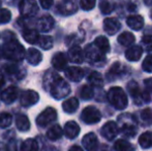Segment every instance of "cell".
Wrapping results in <instances>:
<instances>
[{
    "mask_svg": "<svg viewBox=\"0 0 152 151\" xmlns=\"http://www.w3.org/2000/svg\"><path fill=\"white\" fill-rule=\"evenodd\" d=\"M68 151H83V149L81 147H79V146H72Z\"/></svg>",
    "mask_w": 152,
    "mask_h": 151,
    "instance_id": "48",
    "label": "cell"
},
{
    "mask_svg": "<svg viewBox=\"0 0 152 151\" xmlns=\"http://www.w3.org/2000/svg\"><path fill=\"white\" fill-rule=\"evenodd\" d=\"M114 148L116 151H134V148L129 142H127L126 140H118L115 143Z\"/></svg>",
    "mask_w": 152,
    "mask_h": 151,
    "instance_id": "31",
    "label": "cell"
},
{
    "mask_svg": "<svg viewBox=\"0 0 152 151\" xmlns=\"http://www.w3.org/2000/svg\"><path fill=\"white\" fill-rule=\"evenodd\" d=\"M81 118L87 124H95L100 121L102 114L97 108L93 107V106H88L82 111Z\"/></svg>",
    "mask_w": 152,
    "mask_h": 151,
    "instance_id": "6",
    "label": "cell"
},
{
    "mask_svg": "<svg viewBox=\"0 0 152 151\" xmlns=\"http://www.w3.org/2000/svg\"><path fill=\"white\" fill-rule=\"evenodd\" d=\"M108 101L115 109L123 110L127 107V96L120 87H112L108 91Z\"/></svg>",
    "mask_w": 152,
    "mask_h": 151,
    "instance_id": "3",
    "label": "cell"
},
{
    "mask_svg": "<svg viewBox=\"0 0 152 151\" xmlns=\"http://www.w3.org/2000/svg\"><path fill=\"white\" fill-rule=\"evenodd\" d=\"M19 10L23 17L30 18L38 12V5L35 0H21L19 4Z\"/></svg>",
    "mask_w": 152,
    "mask_h": 151,
    "instance_id": "8",
    "label": "cell"
},
{
    "mask_svg": "<svg viewBox=\"0 0 152 151\" xmlns=\"http://www.w3.org/2000/svg\"><path fill=\"white\" fill-rule=\"evenodd\" d=\"M127 90H128V92L130 93L132 98L138 104H140L139 101L143 99V93L141 92V89H140V87H139L138 83L134 82V81H130L127 84Z\"/></svg>",
    "mask_w": 152,
    "mask_h": 151,
    "instance_id": "23",
    "label": "cell"
},
{
    "mask_svg": "<svg viewBox=\"0 0 152 151\" xmlns=\"http://www.w3.org/2000/svg\"><path fill=\"white\" fill-rule=\"evenodd\" d=\"M87 80H88L89 84L92 85V86L99 87L102 85V77L98 71H92L90 75L88 76Z\"/></svg>",
    "mask_w": 152,
    "mask_h": 151,
    "instance_id": "33",
    "label": "cell"
},
{
    "mask_svg": "<svg viewBox=\"0 0 152 151\" xmlns=\"http://www.w3.org/2000/svg\"><path fill=\"white\" fill-rule=\"evenodd\" d=\"M39 3L44 9H49L53 5V0H39Z\"/></svg>",
    "mask_w": 152,
    "mask_h": 151,
    "instance_id": "46",
    "label": "cell"
},
{
    "mask_svg": "<svg viewBox=\"0 0 152 151\" xmlns=\"http://www.w3.org/2000/svg\"><path fill=\"white\" fill-rule=\"evenodd\" d=\"M96 0H80V6L84 10H91L95 6Z\"/></svg>",
    "mask_w": 152,
    "mask_h": 151,
    "instance_id": "43",
    "label": "cell"
},
{
    "mask_svg": "<svg viewBox=\"0 0 152 151\" xmlns=\"http://www.w3.org/2000/svg\"><path fill=\"white\" fill-rule=\"evenodd\" d=\"M126 24L128 27L134 30H140L144 26V19L140 15H134V16H129L126 19Z\"/></svg>",
    "mask_w": 152,
    "mask_h": 151,
    "instance_id": "21",
    "label": "cell"
},
{
    "mask_svg": "<svg viewBox=\"0 0 152 151\" xmlns=\"http://www.w3.org/2000/svg\"><path fill=\"white\" fill-rule=\"evenodd\" d=\"M118 125L114 121H109L107 122L104 126L102 127V135L104 139L107 140H113L116 138L117 133H118Z\"/></svg>",
    "mask_w": 152,
    "mask_h": 151,
    "instance_id": "12",
    "label": "cell"
},
{
    "mask_svg": "<svg viewBox=\"0 0 152 151\" xmlns=\"http://www.w3.org/2000/svg\"><path fill=\"white\" fill-rule=\"evenodd\" d=\"M134 40H136V37L130 32H122L118 36V42L121 46H124V47L132 46L134 42Z\"/></svg>",
    "mask_w": 152,
    "mask_h": 151,
    "instance_id": "29",
    "label": "cell"
},
{
    "mask_svg": "<svg viewBox=\"0 0 152 151\" xmlns=\"http://www.w3.org/2000/svg\"><path fill=\"white\" fill-rule=\"evenodd\" d=\"M143 49L140 46H132L125 52V58L128 61H138L142 57Z\"/></svg>",
    "mask_w": 152,
    "mask_h": 151,
    "instance_id": "22",
    "label": "cell"
},
{
    "mask_svg": "<svg viewBox=\"0 0 152 151\" xmlns=\"http://www.w3.org/2000/svg\"><path fill=\"white\" fill-rule=\"evenodd\" d=\"M26 59L29 64L37 65L42 62V55L38 50H36V49H34V48H30L26 53Z\"/></svg>",
    "mask_w": 152,
    "mask_h": 151,
    "instance_id": "20",
    "label": "cell"
},
{
    "mask_svg": "<svg viewBox=\"0 0 152 151\" xmlns=\"http://www.w3.org/2000/svg\"><path fill=\"white\" fill-rule=\"evenodd\" d=\"M19 96V89L15 86H10L3 90L0 94V98L6 105H10L12 104Z\"/></svg>",
    "mask_w": 152,
    "mask_h": 151,
    "instance_id": "11",
    "label": "cell"
},
{
    "mask_svg": "<svg viewBox=\"0 0 152 151\" xmlns=\"http://www.w3.org/2000/svg\"><path fill=\"white\" fill-rule=\"evenodd\" d=\"M142 44L146 51H152V36H150V35H145V36H143Z\"/></svg>",
    "mask_w": 152,
    "mask_h": 151,
    "instance_id": "45",
    "label": "cell"
},
{
    "mask_svg": "<svg viewBox=\"0 0 152 151\" xmlns=\"http://www.w3.org/2000/svg\"><path fill=\"white\" fill-rule=\"evenodd\" d=\"M83 146L87 151H97L98 150V139L95 133H88L84 136L82 140Z\"/></svg>",
    "mask_w": 152,
    "mask_h": 151,
    "instance_id": "13",
    "label": "cell"
},
{
    "mask_svg": "<svg viewBox=\"0 0 152 151\" xmlns=\"http://www.w3.org/2000/svg\"><path fill=\"white\" fill-rule=\"evenodd\" d=\"M6 150L7 151H17V145L15 143V141H10L8 146L6 147Z\"/></svg>",
    "mask_w": 152,
    "mask_h": 151,
    "instance_id": "47",
    "label": "cell"
},
{
    "mask_svg": "<svg viewBox=\"0 0 152 151\" xmlns=\"http://www.w3.org/2000/svg\"><path fill=\"white\" fill-rule=\"evenodd\" d=\"M2 52H3V56L6 59L15 61V62L23 60V58L26 55L25 48L14 37L6 40L5 44L2 47Z\"/></svg>",
    "mask_w": 152,
    "mask_h": 151,
    "instance_id": "2",
    "label": "cell"
},
{
    "mask_svg": "<svg viewBox=\"0 0 152 151\" xmlns=\"http://www.w3.org/2000/svg\"><path fill=\"white\" fill-rule=\"evenodd\" d=\"M78 108H79V101L76 97H70V98L64 101L63 104H62V109H63V111L68 114L75 113Z\"/></svg>",
    "mask_w": 152,
    "mask_h": 151,
    "instance_id": "25",
    "label": "cell"
},
{
    "mask_svg": "<svg viewBox=\"0 0 152 151\" xmlns=\"http://www.w3.org/2000/svg\"><path fill=\"white\" fill-rule=\"evenodd\" d=\"M93 95H94L93 89H92V87L89 86V85H84V86L81 88L80 96L82 97L83 99H90L93 97Z\"/></svg>",
    "mask_w": 152,
    "mask_h": 151,
    "instance_id": "37",
    "label": "cell"
},
{
    "mask_svg": "<svg viewBox=\"0 0 152 151\" xmlns=\"http://www.w3.org/2000/svg\"><path fill=\"white\" fill-rule=\"evenodd\" d=\"M12 19V12L6 8H0V24H6Z\"/></svg>",
    "mask_w": 152,
    "mask_h": 151,
    "instance_id": "41",
    "label": "cell"
},
{
    "mask_svg": "<svg viewBox=\"0 0 152 151\" xmlns=\"http://www.w3.org/2000/svg\"><path fill=\"white\" fill-rule=\"evenodd\" d=\"M122 69H123V67H122V64H121L120 62H118V61H116V62L113 63L112 66L110 67L109 75L118 76V75H120V74L122 73Z\"/></svg>",
    "mask_w": 152,
    "mask_h": 151,
    "instance_id": "42",
    "label": "cell"
},
{
    "mask_svg": "<svg viewBox=\"0 0 152 151\" xmlns=\"http://www.w3.org/2000/svg\"><path fill=\"white\" fill-rule=\"evenodd\" d=\"M144 84L145 90L143 92V99H145V101H149V98H150V95L152 93V78L145 80Z\"/></svg>",
    "mask_w": 152,
    "mask_h": 151,
    "instance_id": "39",
    "label": "cell"
},
{
    "mask_svg": "<svg viewBox=\"0 0 152 151\" xmlns=\"http://www.w3.org/2000/svg\"><path fill=\"white\" fill-rule=\"evenodd\" d=\"M65 76L72 82H80L84 78V71L81 67L70 66L65 69Z\"/></svg>",
    "mask_w": 152,
    "mask_h": 151,
    "instance_id": "17",
    "label": "cell"
},
{
    "mask_svg": "<svg viewBox=\"0 0 152 151\" xmlns=\"http://www.w3.org/2000/svg\"><path fill=\"white\" fill-rule=\"evenodd\" d=\"M142 67L146 73H152V54L146 56V58L143 61Z\"/></svg>",
    "mask_w": 152,
    "mask_h": 151,
    "instance_id": "44",
    "label": "cell"
},
{
    "mask_svg": "<svg viewBox=\"0 0 152 151\" xmlns=\"http://www.w3.org/2000/svg\"><path fill=\"white\" fill-rule=\"evenodd\" d=\"M21 151H38V145L34 139H27L21 145Z\"/></svg>",
    "mask_w": 152,
    "mask_h": 151,
    "instance_id": "32",
    "label": "cell"
},
{
    "mask_svg": "<svg viewBox=\"0 0 152 151\" xmlns=\"http://www.w3.org/2000/svg\"><path fill=\"white\" fill-rule=\"evenodd\" d=\"M2 56H3V52H2V49H1V50H0V58H1Z\"/></svg>",
    "mask_w": 152,
    "mask_h": 151,
    "instance_id": "51",
    "label": "cell"
},
{
    "mask_svg": "<svg viewBox=\"0 0 152 151\" xmlns=\"http://www.w3.org/2000/svg\"><path fill=\"white\" fill-rule=\"evenodd\" d=\"M151 16H152V14H151Z\"/></svg>",
    "mask_w": 152,
    "mask_h": 151,
    "instance_id": "53",
    "label": "cell"
},
{
    "mask_svg": "<svg viewBox=\"0 0 152 151\" xmlns=\"http://www.w3.org/2000/svg\"><path fill=\"white\" fill-rule=\"evenodd\" d=\"M16 125L20 131H28L30 129V122L26 115H18L16 118Z\"/></svg>",
    "mask_w": 152,
    "mask_h": 151,
    "instance_id": "26",
    "label": "cell"
},
{
    "mask_svg": "<svg viewBox=\"0 0 152 151\" xmlns=\"http://www.w3.org/2000/svg\"><path fill=\"white\" fill-rule=\"evenodd\" d=\"M52 65L57 71H64L67 65V57L64 53H56L53 56L52 59Z\"/></svg>",
    "mask_w": 152,
    "mask_h": 151,
    "instance_id": "19",
    "label": "cell"
},
{
    "mask_svg": "<svg viewBox=\"0 0 152 151\" xmlns=\"http://www.w3.org/2000/svg\"><path fill=\"white\" fill-rule=\"evenodd\" d=\"M3 84H4V78H3V76H2V75H0V89L2 88Z\"/></svg>",
    "mask_w": 152,
    "mask_h": 151,
    "instance_id": "49",
    "label": "cell"
},
{
    "mask_svg": "<svg viewBox=\"0 0 152 151\" xmlns=\"http://www.w3.org/2000/svg\"><path fill=\"white\" fill-rule=\"evenodd\" d=\"M12 122V117L10 114L2 112L0 113V127L1 128H6L8 127Z\"/></svg>",
    "mask_w": 152,
    "mask_h": 151,
    "instance_id": "36",
    "label": "cell"
},
{
    "mask_svg": "<svg viewBox=\"0 0 152 151\" xmlns=\"http://www.w3.org/2000/svg\"><path fill=\"white\" fill-rule=\"evenodd\" d=\"M2 73L5 74L6 76L14 77L19 74V67L16 64H5L1 69Z\"/></svg>",
    "mask_w": 152,
    "mask_h": 151,
    "instance_id": "35",
    "label": "cell"
},
{
    "mask_svg": "<svg viewBox=\"0 0 152 151\" xmlns=\"http://www.w3.org/2000/svg\"><path fill=\"white\" fill-rule=\"evenodd\" d=\"M39 101V95L34 90H26L21 95V105L23 107H31Z\"/></svg>",
    "mask_w": 152,
    "mask_h": 151,
    "instance_id": "10",
    "label": "cell"
},
{
    "mask_svg": "<svg viewBox=\"0 0 152 151\" xmlns=\"http://www.w3.org/2000/svg\"><path fill=\"white\" fill-rule=\"evenodd\" d=\"M63 135V131L59 125H53L52 127L48 129L47 131V138L52 141H56V140H59Z\"/></svg>",
    "mask_w": 152,
    "mask_h": 151,
    "instance_id": "27",
    "label": "cell"
},
{
    "mask_svg": "<svg viewBox=\"0 0 152 151\" xmlns=\"http://www.w3.org/2000/svg\"><path fill=\"white\" fill-rule=\"evenodd\" d=\"M5 150H6V147L4 146V144L0 142V151H5Z\"/></svg>",
    "mask_w": 152,
    "mask_h": 151,
    "instance_id": "50",
    "label": "cell"
},
{
    "mask_svg": "<svg viewBox=\"0 0 152 151\" xmlns=\"http://www.w3.org/2000/svg\"><path fill=\"white\" fill-rule=\"evenodd\" d=\"M54 25V19L51 16H49V15H45V16L39 18V20L37 21V27L39 29V31H42V32H49V31L53 29Z\"/></svg>",
    "mask_w": 152,
    "mask_h": 151,
    "instance_id": "14",
    "label": "cell"
},
{
    "mask_svg": "<svg viewBox=\"0 0 152 151\" xmlns=\"http://www.w3.org/2000/svg\"><path fill=\"white\" fill-rule=\"evenodd\" d=\"M38 44L42 49L44 50H50V49L53 48V44H54V42H53V38L49 35H44V36H40L39 40H38Z\"/></svg>",
    "mask_w": 152,
    "mask_h": 151,
    "instance_id": "34",
    "label": "cell"
},
{
    "mask_svg": "<svg viewBox=\"0 0 152 151\" xmlns=\"http://www.w3.org/2000/svg\"><path fill=\"white\" fill-rule=\"evenodd\" d=\"M23 37H24V39L26 40L28 44H38V40H39V38H40L38 31L32 28L25 29V30L23 31Z\"/></svg>",
    "mask_w": 152,
    "mask_h": 151,
    "instance_id": "24",
    "label": "cell"
},
{
    "mask_svg": "<svg viewBox=\"0 0 152 151\" xmlns=\"http://www.w3.org/2000/svg\"><path fill=\"white\" fill-rule=\"evenodd\" d=\"M94 44L104 54L110 52V42H109L108 38L106 36H97L95 38V40H94Z\"/></svg>",
    "mask_w": 152,
    "mask_h": 151,
    "instance_id": "28",
    "label": "cell"
},
{
    "mask_svg": "<svg viewBox=\"0 0 152 151\" xmlns=\"http://www.w3.org/2000/svg\"><path fill=\"white\" fill-rule=\"evenodd\" d=\"M63 133L65 135V137L68 138V139H75L80 133V126L75 121H68L64 125Z\"/></svg>",
    "mask_w": 152,
    "mask_h": 151,
    "instance_id": "16",
    "label": "cell"
},
{
    "mask_svg": "<svg viewBox=\"0 0 152 151\" xmlns=\"http://www.w3.org/2000/svg\"><path fill=\"white\" fill-rule=\"evenodd\" d=\"M0 5H1V0H0Z\"/></svg>",
    "mask_w": 152,
    "mask_h": 151,
    "instance_id": "52",
    "label": "cell"
},
{
    "mask_svg": "<svg viewBox=\"0 0 152 151\" xmlns=\"http://www.w3.org/2000/svg\"><path fill=\"white\" fill-rule=\"evenodd\" d=\"M120 29V22L115 18H108L104 21V30L108 34L114 35Z\"/></svg>",
    "mask_w": 152,
    "mask_h": 151,
    "instance_id": "15",
    "label": "cell"
},
{
    "mask_svg": "<svg viewBox=\"0 0 152 151\" xmlns=\"http://www.w3.org/2000/svg\"><path fill=\"white\" fill-rule=\"evenodd\" d=\"M78 10L77 0H62L58 4V12L63 16H70Z\"/></svg>",
    "mask_w": 152,
    "mask_h": 151,
    "instance_id": "9",
    "label": "cell"
},
{
    "mask_svg": "<svg viewBox=\"0 0 152 151\" xmlns=\"http://www.w3.org/2000/svg\"><path fill=\"white\" fill-rule=\"evenodd\" d=\"M57 118V111L54 108H47L42 112L36 118V124L40 127H46L52 122H54Z\"/></svg>",
    "mask_w": 152,
    "mask_h": 151,
    "instance_id": "7",
    "label": "cell"
},
{
    "mask_svg": "<svg viewBox=\"0 0 152 151\" xmlns=\"http://www.w3.org/2000/svg\"><path fill=\"white\" fill-rule=\"evenodd\" d=\"M68 59L72 63L80 64L84 61V53L83 50L79 46H74L68 51Z\"/></svg>",
    "mask_w": 152,
    "mask_h": 151,
    "instance_id": "18",
    "label": "cell"
},
{
    "mask_svg": "<svg viewBox=\"0 0 152 151\" xmlns=\"http://www.w3.org/2000/svg\"><path fill=\"white\" fill-rule=\"evenodd\" d=\"M118 124L120 125V131L124 136L132 138L137 133V122L132 114H122L118 118Z\"/></svg>",
    "mask_w": 152,
    "mask_h": 151,
    "instance_id": "4",
    "label": "cell"
},
{
    "mask_svg": "<svg viewBox=\"0 0 152 151\" xmlns=\"http://www.w3.org/2000/svg\"><path fill=\"white\" fill-rule=\"evenodd\" d=\"M99 8H100V12L104 15H109L114 10V4L112 2L108 1V0H104V1L100 2Z\"/></svg>",
    "mask_w": 152,
    "mask_h": 151,
    "instance_id": "38",
    "label": "cell"
},
{
    "mask_svg": "<svg viewBox=\"0 0 152 151\" xmlns=\"http://www.w3.org/2000/svg\"><path fill=\"white\" fill-rule=\"evenodd\" d=\"M141 119L147 125L152 124V111L150 108H146L141 112Z\"/></svg>",
    "mask_w": 152,
    "mask_h": 151,
    "instance_id": "40",
    "label": "cell"
},
{
    "mask_svg": "<svg viewBox=\"0 0 152 151\" xmlns=\"http://www.w3.org/2000/svg\"><path fill=\"white\" fill-rule=\"evenodd\" d=\"M45 90L50 91L51 95L56 99L66 97L70 92V87L64 79L54 71H48L44 77Z\"/></svg>",
    "mask_w": 152,
    "mask_h": 151,
    "instance_id": "1",
    "label": "cell"
},
{
    "mask_svg": "<svg viewBox=\"0 0 152 151\" xmlns=\"http://www.w3.org/2000/svg\"><path fill=\"white\" fill-rule=\"evenodd\" d=\"M85 57L91 64H98L104 61V53H102L95 44H88L85 49Z\"/></svg>",
    "mask_w": 152,
    "mask_h": 151,
    "instance_id": "5",
    "label": "cell"
},
{
    "mask_svg": "<svg viewBox=\"0 0 152 151\" xmlns=\"http://www.w3.org/2000/svg\"><path fill=\"white\" fill-rule=\"evenodd\" d=\"M139 144L144 149H148L152 147V133L151 131H146L142 133L139 138Z\"/></svg>",
    "mask_w": 152,
    "mask_h": 151,
    "instance_id": "30",
    "label": "cell"
}]
</instances>
